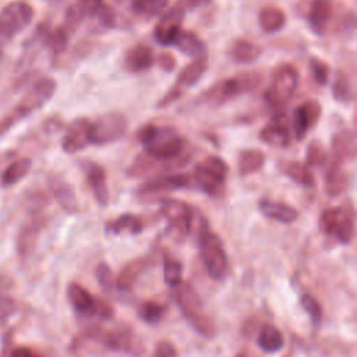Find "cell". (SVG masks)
<instances>
[{
  "instance_id": "1",
  "label": "cell",
  "mask_w": 357,
  "mask_h": 357,
  "mask_svg": "<svg viewBox=\"0 0 357 357\" xmlns=\"http://www.w3.org/2000/svg\"><path fill=\"white\" fill-rule=\"evenodd\" d=\"M137 139L146 155L167 163L170 170L185 166L191 158L185 139L174 127L146 123L138 130Z\"/></svg>"
},
{
  "instance_id": "2",
  "label": "cell",
  "mask_w": 357,
  "mask_h": 357,
  "mask_svg": "<svg viewBox=\"0 0 357 357\" xmlns=\"http://www.w3.org/2000/svg\"><path fill=\"white\" fill-rule=\"evenodd\" d=\"M173 297L183 317L199 336L206 339L216 336V324L205 311L198 293L190 283H181L176 287Z\"/></svg>"
},
{
  "instance_id": "3",
  "label": "cell",
  "mask_w": 357,
  "mask_h": 357,
  "mask_svg": "<svg viewBox=\"0 0 357 357\" xmlns=\"http://www.w3.org/2000/svg\"><path fill=\"white\" fill-rule=\"evenodd\" d=\"M198 230V245L202 262L206 268L208 275L213 280H223L229 273V258L223 245L222 238L209 230L205 219L199 220Z\"/></svg>"
},
{
  "instance_id": "4",
  "label": "cell",
  "mask_w": 357,
  "mask_h": 357,
  "mask_svg": "<svg viewBox=\"0 0 357 357\" xmlns=\"http://www.w3.org/2000/svg\"><path fill=\"white\" fill-rule=\"evenodd\" d=\"M261 82L262 77L255 71L240 73L237 75L225 78L223 81H219L218 84L206 89L202 93V102L209 106L218 107L238 98L243 93L252 92L259 86Z\"/></svg>"
},
{
  "instance_id": "5",
  "label": "cell",
  "mask_w": 357,
  "mask_h": 357,
  "mask_svg": "<svg viewBox=\"0 0 357 357\" xmlns=\"http://www.w3.org/2000/svg\"><path fill=\"white\" fill-rule=\"evenodd\" d=\"M56 81L52 77H42L35 84H32L28 92L17 103V106L7 114L4 121L0 123V134L49 102L56 92Z\"/></svg>"
},
{
  "instance_id": "6",
  "label": "cell",
  "mask_w": 357,
  "mask_h": 357,
  "mask_svg": "<svg viewBox=\"0 0 357 357\" xmlns=\"http://www.w3.org/2000/svg\"><path fill=\"white\" fill-rule=\"evenodd\" d=\"M300 81L298 70L289 63H283L276 67L271 85L264 91V100L268 106L276 109L278 112L283 110V106L294 95Z\"/></svg>"
},
{
  "instance_id": "7",
  "label": "cell",
  "mask_w": 357,
  "mask_h": 357,
  "mask_svg": "<svg viewBox=\"0 0 357 357\" xmlns=\"http://www.w3.org/2000/svg\"><path fill=\"white\" fill-rule=\"evenodd\" d=\"M159 211L169 223V233L176 240H183L190 234L195 215L191 205L176 198H162Z\"/></svg>"
},
{
  "instance_id": "8",
  "label": "cell",
  "mask_w": 357,
  "mask_h": 357,
  "mask_svg": "<svg viewBox=\"0 0 357 357\" xmlns=\"http://www.w3.org/2000/svg\"><path fill=\"white\" fill-rule=\"evenodd\" d=\"M127 130L128 120L121 112L103 113L95 121H91V144L103 146L117 142L126 135Z\"/></svg>"
},
{
  "instance_id": "9",
  "label": "cell",
  "mask_w": 357,
  "mask_h": 357,
  "mask_svg": "<svg viewBox=\"0 0 357 357\" xmlns=\"http://www.w3.org/2000/svg\"><path fill=\"white\" fill-rule=\"evenodd\" d=\"M208 70V56L194 59L178 73L174 84L166 91V93L159 99L158 107H167L176 100H178L184 92L194 86L206 73Z\"/></svg>"
},
{
  "instance_id": "10",
  "label": "cell",
  "mask_w": 357,
  "mask_h": 357,
  "mask_svg": "<svg viewBox=\"0 0 357 357\" xmlns=\"http://www.w3.org/2000/svg\"><path fill=\"white\" fill-rule=\"evenodd\" d=\"M33 18L31 4L22 0H15L6 4L0 10V38L10 39L22 32Z\"/></svg>"
},
{
  "instance_id": "11",
  "label": "cell",
  "mask_w": 357,
  "mask_h": 357,
  "mask_svg": "<svg viewBox=\"0 0 357 357\" xmlns=\"http://www.w3.org/2000/svg\"><path fill=\"white\" fill-rule=\"evenodd\" d=\"M89 335L92 339L102 343L109 350L119 351V353H128L132 356H138L141 353V346L137 337L127 328H117V329L98 328L92 331Z\"/></svg>"
},
{
  "instance_id": "12",
  "label": "cell",
  "mask_w": 357,
  "mask_h": 357,
  "mask_svg": "<svg viewBox=\"0 0 357 357\" xmlns=\"http://www.w3.org/2000/svg\"><path fill=\"white\" fill-rule=\"evenodd\" d=\"M191 185V177L185 173H166L160 174L152 178H148L142 184L138 185L135 190V194L142 198L148 197H156L160 194L177 191V190H184Z\"/></svg>"
},
{
  "instance_id": "13",
  "label": "cell",
  "mask_w": 357,
  "mask_h": 357,
  "mask_svg": "<svg viewBox=\"0 0 357 357\" xmlns=\"http://www.w3.org/2000/svg\"><path fill=\"white\" fill-rule=\"evenodd\" d=\"M322 116V105L317 99H305L293 112L291 127L294 138L303 141L305 135L318 124Z\"/></svg>"
},
{
  "instance_id": "14",
  "label": "cell",
  "mask_w": 357,
  "mask_h": 357,
  "mask_svg": "<svg viewBox=\"0 0 357 357\" xmlns=\"http://www.w3.org/2000/svg\"><path fill=\"white\" fill-rule=\"evenodd\" d=\"M184 15L185 13L177 6H173L169 10H165L153 28L155 40L162 46H170L176 39V36L178 35V32L183 29L181 26H183Z\"/></svg>"
},
{
  "instance_id": "15",
  "label": "cell",
  "mask_w": 357,
  "mask_h": 357,
  "mask_svg": "<svg viewBox=\"0 0 357 357\" xmlns=\"http://www.w3.org/2000/svg\"><path fill=\"white\" fill-rule=\"evenodd\" d=\"M289 127H290V123L284 117L283 110H280L268 124H265L259 130L258 137L264 144L272 148L284 149V148H289L291 144V134Z\"/></svg>"
},
{
  "instance_id": "16",
  "label": "cell",
  "mask_w": 357,
  "mask_h": 357,
  "mask_svg": "<svg viewBox=\"0 0 357 357\" xmlns=\"http://www.w3.org/2000/svg\"><path fill=\"white\" fill-rule=\"evenodd\" d=\"M91 145V121L85 117L74 119L66 128L61 138V149L68 153H77Z\"/></svg>"
},
{
  "instance_id": "17",
  "label": "cell",
  "mask_w": 357,
  "mask_h": 357,
  "mask_svg": "<svg viewBox=\"0 0 357 357\" xmlns=\"http://www.w3.org/2000/svg\"><path fill=\"white\" fill-rule=\"evenodd\" d=\"M333 14L335 6L332 0H311L305 11L310 29L317 36H324L328 32Z\"/></svg>"
},
{
  "instance_id": "18",
  "label": "cell",
  "mask_w": 357,
  "mask_h": 357,
  "mask_svg": "<svg viewBox=\"0 0 357 357\" xmlns=\"http://www.w3.org/2000/svg\"><path fill=\"white\" fill-rule=\"evenodd\" d=\"M85 181L95 198V201L100 206H106L109 204V187H107V177L105 169L92 160H88L82 166Z\"/></svg>"
},
{
  "instance_id": "19",
  "label": "cell",
  "mask_w": 357,
  "mask_h": 357,
  "mask_svg": "<svg viewBox=\"0 0 357 357\" xmlns=\"http://www.w3.org/2000/svg\"><path fill=\"white\" fill-rule=\"evenodd\" d=\"M155 53L152 47L144 42L134 43L127 49L123 57V67L131 74L148 71L155 64Z\"/></svg>"
},
{
  "instance_id": "20",
  "label": "cell",
  "mask_w": 357,
  "mask_h": 357,
  "mask_svg": "<svg viewBox=\"0 0 357 357\" xmlns=\"http://www.w3.org/2000/svg\"><path fill=\"white\" fill-rule=\"evenodd\" d=\"M356 152L357 139L353 130L342 128L333 134L331 141V153H328L329 159L343 165L344 162L353 160L356 158Z\"/></svg>"
},
{
  "instance_id": "21",
  "label": "cell",
  "mask_w": 357,
  "mask_h": 357,
  "mask_svg": "<svg viewBox=\"0 0 357 357\" xmlns=\"http://www.w3.org/2000/svg\"><path fill=\"white\" fill-rule=\"evenodd\" d=\"M47 184L50 192L53 194L57 204L61 206L63 211L67 213H77L78 212V199L74 191V187L61 176L50 174L47 177Z\"/></svg>"
},
{
  "instance_id": "22",
  "label": "cell",
  "mask_w": 357,
  "mask_h": 357,
  "mask_svg": "<svg viewBox=\"0 0 357 357\" xmlns=\"http://www.w3.org/2000/svg\"><path fill=\"white\" fill-rule=\"evenodd\" d=\"M324 170V187L325 192L333 198L342 195L349 187V176L343 170V165L328 158Z\"/></svg>"
},
{
  "instance_id": "23",
  "label": "cell",
  "mask_w": 357,
  "mask_h": 357,
  "mask_svg": "<svg viewBox=\"0 0 357 357\" xmlns=\"http://www.w3.org/2000/svg\"><path fill=\"white\" fill-rule=\"evenodd\" d=\"M166 170H170L167 163L158 160V159L146 155L145 152H142L128 166L127 176L132 177V178H144V177L152 178V177L163 174V172H166Z\"/></svg>"
},
{
  "instance_id": "24",
  "label": "cell",
  "mask_w": 357,
  "mask_h": 357,
  "mask_svg": "<svg viewBox=\"0 0 357 357\" xmlns=\"http://www.w3.org/2000/svg\"><path fill=\"white\" fill-rule=\"evenodd\" d=\"M258 209L265 218L284 225H290L298 219V211L294 206L282 201H273L266 198L261 199L258 202Z\"/></svg>"
},
{
  "instance_id": "25",
  "label": "cell",
  "mask_w": 357,
  "mask_h": 357,
  "mask_svg": "<svg viewBox=\"0 0 357 357\" xmlns=\"http://www.w3.org/2000/svg\"><path fill=\"white\" fill-rule=\"evenodd\" d=\"M354 206L351 199H347L339 206V216H337V223L336 229L333 233V237L340 243V244H350L354 237Z\"/></svg>"
},
{
  "instance_id": "26",
  "label": "cell",
  "mask_w": 357,
  "mask_h": 357,
  "mask_svg": "<svg viewBox=\"0 0 357 357\" xmlns=\"http://www.w3.org/2000/svg\"><path fill=\"white\" fill-rule=\"evenodd\" d=\"M172 46L177 47L178 52H181L183 54L191 57L192 60L206 56V45H205V42L192 31L181 29L178 32V35L176 36V39L173 40Z\"/></svg>"
},
{
  "instance_id": "27",
  "label": "cell",
  "mask_w": 357,
  "mask_h": 357,
  "mask_svg": "<svg viewBox=\"0 0 357 357\" xmlns=\"http://www.w3.org/2000/svg\"><path fill=\"white\" fill-rule=\"evenodd\" d=\"M192 180L197 184V187L209 197H216V195L222 194L225 181H226L225 178L219 177L218 174H215L213 172H211L201 163H198L194 167Z\"/></svg>"
},
{
  "instance_id": "28",
  "label": "cell",
  "mask_w": 357,
  "mask_h": 357,
  "mask_svg": "<svg viewBox=\"0 0 357 357\" xmlns=\"http://www.w3.org/2000/svg\"><path fill=\"white\" fill-rule=\"evenodd\" d=\"M149 265V257H141L127 262L116 278V287L120 290H130Z\"/></svg>"
},
{
  "instance_id": "29",
  "label": "cell",
  "mask_w": 357,
  "mask_h": 357,
  "mask_svg": "<svg viewBox=\"0 0 357 357\" xmlns=\"http://www.w3.org/2000/svg\"><path fill=\"white\" fill-rule=\"evenodd\" d=\"M67 298L74 311L79 314L93 315V310L96 305V297H93L84 286L79 283L71 282L67 286Z\"/></svg>"
},
{
  "instance_id": "30",
  "label": "cell",
  "mask_w": 357,
  "mask_h": 357,
  "mask_svg": "<svg viewBox=\"0 0 357 357\" xmlns=\"http://www.w3.org/2000/svg\"><path fill=\"white\" fill-rule=\"evenodd\" d=\"M227 54L237 64H248L261 57L262 47L248 39H236L229 46Z\"/></svg>"
},
{
  "instance_id": "31",
  "label": "cell",
  "mask_w": 357,
  "mask_h": 357,
  "mask_svg": "<svg viewBox=\"0 0 357 357\" xmlns=\"http://www.w3.org/2000/svg\"><path fill=\"white\" fill-rule=\"evenodd\" d=\"M105 230L110 234H139L144 230V220L141 216L134 213H123L113 220H109L105 226Z\"/></svg>"
},
{
  "instance_id": "32",
  "label": "cell",
  "mask_w": 357,
  "mask_h": 357,
  "mask_svg": "<svg viewBox=\"0 0 357 357\" xmlns=\"http://www.w3.org/2000/svg\"><path fill=\"white\" fill-rule=\"evenodd\" d=\"M266 162V156L261 149L247 148L238 153L237 170L240 176H251L259 172Z\"/></svg>"
},
{
  "instance_id": "33",
  "label": "cell",
  "mask_w": 357,
  "mask_h": 357,
  "mask_svg": "<svg viewBox=\"0 0 357 357\" xmlns=\"http://www.w3.org/2000/svg\"><path fill=\"white\" fill-rule=\"evenodd\" d=\"M258 24L265 33H276L286 25V14L276 6H265L258 13Z\"/></svg>"
},
{
  "instance_id": "34",
  "label": "cell",
  "mask_w": 357,
  "mask_h": 357,
  "mask_svg": "<svg viewBox=\"0 0 357 357\" xmlns=\"http://www.w3.org/2000/svg\"><path fill=\"white\" fill-rule=\"evenodd\" d=\"M282 172L284 176H287L291 181H294L297 185L304 188H314L315 185V177L311 170L304 162L300 160H291L283 165Z\"/></svg>"
},
{
  "instance_id": "35",
  "label": "cell",
  "mask_w": 357,
  "mask_h": 357,
  "mask_svg": "<svg viewBox=\"0 0 357 357\" xmlns=\"http://www.w3.org/2000/svg\"><path fill=\"white\" fill-rule=\"evenodd\" d=\"M258 347L265 353H276L284 344L283 333L272 324H265L257 337Z\"/></svg>"
},
{
  "instance_id": "36",
  "label": "cell",
  "mask_w": 357,
  "mask_h": 357,
  "mask_svg": "<svg viewBox=\"0 0 357 357\" xmlns=\"http://www.w3.org/2000/svg\"><path fill=\"white\" fill-rule=\"evenodd\" d=\"M332 96L340 105H350L354 100V88L347 73L339 70L332 82Z\"/></svg>"
},
{
  "instance_id": "37",
  "label": "cell",
  "mask_w": 357,
  "mask_h": 357,
  "mask_svg": "<svg viewBox=\"0 0 357 357\" xmlns=\"http://www.w3.org/2000/svg\"><path fill=\"white\" fill-rule=\"evenodd\" d=\"M32 162L29 158H21L10 163L1 174V184L4 187H11L21 181L31 170Z\"/></svg>"
},
{
  "instance_id": "38",
  "label": "cell",
  "mask_w": 357,
  "mask_h": 357,
  "mask_svg": "<svg viewBox=\"0 0 357 357\" xmlns=\"http://www.w3.org/2000/svg\"><path fill=\"white\" fill-rule=\"evenodd\" d=\"M167 3L169 0H131V10L139 17L152 18L160 15L166 10Z\"/></svg>"
},
{
  "instance_id": "39",
  "label": "cell",
  "mask_w": 357,
  "mask_h": 357,
  "mask_svg": "<svg viewBox=\"0 0 357 357\" xmlns=\"http://www.w3.org/2000/svg\"><path fill=\"white\" fill-rule=\"evenodd\" d=\"M328 152L321 141L312 139L305 151V165L308 167H324L328 162Z\"/></svg>"
},
{
  "instance_id": "40",
  "label": "cell",
  "mask_w": 357,
  "mask_h": 357,
  "mask_svg": "<svg viewBox=\"0 0 357 357\" xmlns=\"http://www.w3.org/2000/svg\"><path fill=\"white\" fill-rule=\"evenodd\" d=\"M163 279L165 283L173 289L178 287L183 283V265L180 261L170 257L163 259Z\"/></svg>"
},
{
  "instance_id": "41",
  "label": "cell",
  "mask_w": 357,
  "mask_h": 357,
  "mask_svg": "<svg viewBox=\"0 0 357 357\" xmlns=\"http://www.w3.org/2000/svg\"><path fill=\"white\" fill-rule=\"evenodd\" d=\"M42 226H43V222L42 220H36V222L29 223L21 231V234L18 237V250H20L21 254H26V252H29L33 248Z\"/></svg>"
},
{
  "instance_id": "42",
  "label": "cell",
  "mask_w": 357,
  "mask_h": 357,
  "mask_svg": "<svg viewBox=\"0 0 357 357\" xmlns=\"http://www.w3.org/2000/svg\"><path fill=\"white\" fill-rule=\"evenodd\" d=\"M165 312L166 307L156 301H144L138 308V317L149 325L158 324L163 318Z\"/></svg>"
},
{
  "instance_id": "43",
  "label": "cell",
  "mask_w": 357,
  "mask_h": 357,
  "mask_svg": "<svg viewBox=\"0 0 357 357\" xmlns=\"http://www.w3.org/2000/svg\"><path fill=\"white\" fill-rule=\"evenodd\" d=\"M308 68H310L314 82L318 86H325L328 84L329 77H331V68L325 60L312 56L308 60Z\"/></svg>"
},
{
  "instance_id": "44",
  "label": "cell",
  "mask_w": 357,
  "mask_h": 357,
  "mask_svg": "<svg viewBox=\"0 0 357 357\" xmlns=\"http://www.w3.org/2000/svg\"><path fill=\"white\" fill-rule=\"evenodd\" d=\"M45 43L54 54H60L67 47L68 32L64 28H56L53 31H49L45 36Z\"/></svg>"
},
{
  "instance_id": "45",
  "label": "cell",
  "mask_w": 357,
  "mask_h": 357,
  "mask_svg": "<svg viewBox=\"0 0 357 357\" xmlns=\"http://www.w3.org/2000/svg\"><path fill=\"white\" fill-rule=\"evenodd\" d=\"M300 305H301V308L308 314L311 322H312L315 326H318V325L321 324V321H322V317H324V314H322V307H321V304L318 303V300H317L314 296L305 293V294H303V296L300 297Z\"/></svg>"
},
{
  "instance_id": "46",
  "label": "cell",
  "mask_w": 357,
  "mask_h": 357,
  "mask_svg": "<svg viewBox=\"0 0 357 357\" xmlns=\"http://www.w3.org/2000/svg\"><path fill=\"white\" fill-rule=\"evenodd\" d=\"M337 216H339V206L324 209L319 215V219H318L319 230L324 234L333 236L335 229H336V223H337Z\"/></svg>"
},
{
  "instance_id": "47",
  "label": "cell",
  "mask_w": 357,
  "mask_h": 357,
  "mask_svg": "<svg viewBox=\"0 0 357 357\" xmlns=\"http://www.w3.org/2000/svg\"><path fill=\"white\" fill-rule=\"evenodd\" d=\"M95 276L96 280L99 283V286L106 291V293H112L114 291L116 287V279L114 275L112 272V268L106 264V262H99L96 269H95Z\"/></svg>"
},
{
  "instance_id": "48",
  "label": "cell",
  "mask_w": 357,
  "mask_h": 357,
  "mask_svg": "<svg viewBox=\"0 0 357 357\" xmlns=\"http://www.w3.org/2000/svg\"><path fill=\"white\" fill-rule=\"evenodd\" d=\"M199 163L204 165L211 172H213L215 174H218L219 177L225 178V180L227 178L229 166H227V163L220 156H218V155H208Z\"/></svg>"
},
{
  "instance_id": "49",
  "label": "cell",
  "mask_w": 357,
  "mask_h": 357,
  "mask_svg": "<svg viewBox=\"0 0 357 357\" xmlns=\"http://www.w3.org/2000/svg\"><path fill=\"white\" fill-rule=\"evenodd\" d=\"M151 357H177V349L172 342L160 340L155 346Z\"/></svg>"
},
{
  "instance_id": "50",
  "label": "cell",
  "mask_w": 357,
  "mask_h": 357,
  "mask_svg": "<svg viewBox=\"0 0 357 357\" xmlns=\"http://www.w3.org/2000/svg\"><path fill=\"white\" fill-rule=\"evenodd\" d=\"M155 63L166 73H170L176 68V57L170 52H162L155 57Z\"/></svg>"
},
{
  "instance_id": "51",
  "label": "cell",
  "mask_w": 357,
  "mask_h": 357,
  "mask_svg": "<svg viewBox=\"0 0 357 357\" xmlns=\"http://www.w3.org/2000/svg\"><path fill=\"white\" fill-rule=\"evenodd\" d=\"M211 0H177L174 6H177L178 8H181L184 13L190 11V10H195L199 7H204L209 3Z\"/></svg>"
},
{
  "instance_id": "52",
  "label": "cell",
  "mask_w": 357,
  "mask_h": 357,
  "mask_svg": "<svg viewBox=\"0 0 357 357\" xmlns=\"http://www.w3.org/2000/svg\"><path fill=\"white\" fill-rule=\"evenodd\" d=\"M10 357H38V354L28 347H17L11 351Z\"/></svg>"
},
{
  "instance_id": "53",
  "label": "cell",
  "mask_w": 357,
  "mask_h": 357,
  "mask_svg": "<svg viewBox=\"0 0 357 357\" xmlns=\"http://www.w3.org/2000/svg\"><path fill=\"white\" fill-rule=\"evenodd\" d=\"M0 59H1V50H0Z\"/></svg>"
},
{
  "instance_id": "54",
  "label": "cell",
  "mask_w": 357,
  "mask_h": 357,
  "mask_svg": "<svg viewBox=\"0 0 357 357\" xmlns=\"http://www.w3.org/2000/svg\"><path fill=\"white\" fill-rule=\"evenodd\" d=\"M38 357H42V356H39V354H38Z\"/></svg>"
}]
</instances>
